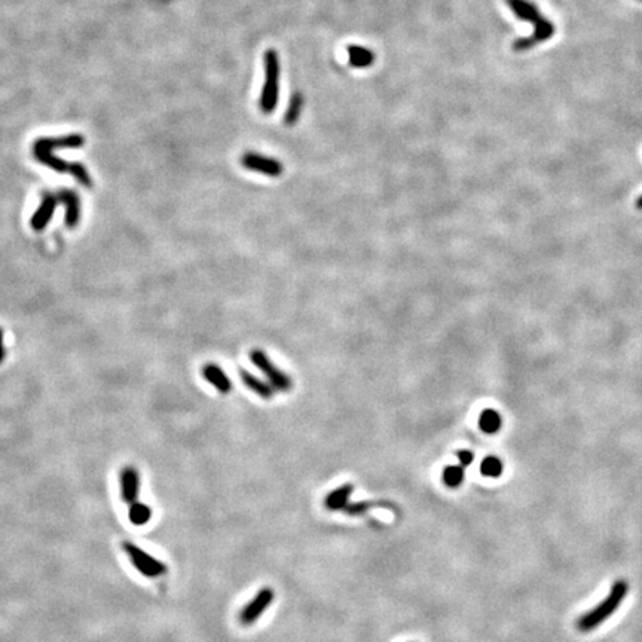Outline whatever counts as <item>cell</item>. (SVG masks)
Returning a JSON list of instances; mask_svg holds the SVG:
<instances>
[{
    "mask_svg": "<svg viewBox=\"0 0 642 642\" xmlns=\"http://www.w3.org/2000/svg\"><path fill=\"white\" fill-rule=\"evenodd\" d=\"M84 146V137L79 134H72L66 137H60V139H39L33 145V155L35 158L47 165L51 170L57 173H70L81 185L91 188L93 181L86 171V168L79 162H67L61 158L54 157V149H76Z\"/></svg>",
    "mask_w": 642,
    "mask_h": 642,
    "instance_id": "obj_1",
    "label": "cell"
},
{
    "mask_svg": "<svg viewBox=\"0 0 642 642\" xmlns=\"http://www.w3.org/2000/svg\"><path fill=\"white\" fill-rule=\"evenodd\" d=\"M628 590L629 586L624 580L616 582L607 598L578 620V629L583 632H590L598 628V626H601L604 621H607L619 609V607L626 598V595H628Z\"/></svg>",
    "mask_w": 642,
    "mask_h": 642,
    "instance_id": "obj_2",
    "label": "cell"
},
{
    "mask_svg": "<svg viewBox=\"0 0 642 642\" xmlns=\"http://www.w3.org/2000/svg\"><path fill=\"white\" fill-rule=\"evenodd\" d=\"M264 64H265V81L261 93V100H259V107L265 115L272 113L277 109L278 98H280V57L275 50H268L264 55Z\"/></svg>",
    "mask_w": 642,
    "mask_h": 642,
    "instance_id": "obj_3",
    "label": "cell"
},
{
    "mask_svg": "<svg viewBox=\"0 0 642 642\" xmlns=\"http://www.w3.org/2000/svg\"><path fill=\"white\" fill-rule=\"evenodd\" d=\"M250 360L256 368L266 376L268 382L275 390L284 391V393L292 390V387H293L292 378H290L286 372L280 371L277 366L269 360V357L266 356V353H264L262 349H253L250 353Z\"/></svg>",
    "mask_w": 642,
    "mask_h": 642,
    "instance_id": "obj_4",
    "label": "cell"
},
{
    "mask_svg": "<svg viewBox=\"0 0 642 642\" xmlns=\"http://www.w3.org/2000/svg\"><path fill=\"white\" fill-rule=\"evenodd\" d=\"M124 550L127 552L134 567L139 570L143 575L158 577L167 571L165 565L161 561H158L157 558L145 552V550L140 548L139 546H135L133 543H124Z\"/></svg>",
    "mask_w": 642,
    "mask_h": 642,
    "instance_id": "obj_5",
    "label": "cell"
},
{
    "mask_svg": "<svg viewBox=\"0 0 642 642\" xmlns=\"http://www.w3.org/2000/svg\"><path fill=\"white\" fill-rule=\"evenodd\" d=\"M241 164L250 171L261 173L269 177H278L284 171V167L278 159L268 158L265 155L256 154V152H246L241 158Z\"/></svg>",
    "mask_w": 642,
    "mask_h": 642,
    "instance_id": "obj_6",
    "label": "cell"
},
{
    "mask_svg": "<svg viewBox=\"0 0 642 642\" xmlns=\"http://www.w3.org/2000/svg\"><path fill=\"white\" fill-rule=\"evenodd\" d=\"M275 598V593L271 589L259 590L254 598L244 607L240 614V620L242 624H253L259 617H261L268 607L272 604Z\"/></svg>",
    "mask_w": 642,
    "mask_h": 642,
    "instance_id": "obj_7",
    "label": "cell"
},
{
    "mask_svg": "<svg viewBox=\"0 0 642 642\" xmlns=\"http://www.w3.org/2000/svg\"><path fill=\"white\" fill-rule=\"evenodd\" d=\"M553 35H555L553 23L543 17L540 21L534 24V33L531 36L514 40L513 50L514 51H528V50L534 48L535 45H539L544 40H548Z\"/></svg>",
    "mask_w": 642,
    "mask_h": 642,
    "instance_id": "obj_8",
    "label": "cell"
},
{
    "mask_svg": "<svg viewBox=\"0 0 642 642\" xmlns=\"http://www.w3.org/2000/svg\"><path fill=\"white\" fill-rule=\"evenodd\" d=\"M57 205H58L57 195H54L51 192L42 193V203L32 216V220H30V225H32L35 231L40 232L45 227H47V225L51 222V219L54 216Z\"/></svg>",
    "mask_w": 642,
    "mask_h": 642,
    "instance_id": "obj_9",
    "label": "cell"
},
{
    "mask_svg": "<svg viewBox=\"0 0 642 642\" xmlns=\"http://www.w3.org/2000/svg\"><path fill=\"white\" fill-rule=\"evenodd\" d=\"M58 203L66 207V225L67 227H76L81 219V200L79 195L72 189H61L57 193Z\"/></svg>",
    "mask_w": 642,
    "mask_h": 642,
    "instance_id": "obj_10",
    "label": "cell"
},
{
    "mask_svg": "<svg viewBox=\"0 0 642 642\" xmlns=\"http://www.w3.org/2000/svg\"><path fill=\"white\" fill-rule=\"evenodd\" d=\"M139 488H140L139 471H137L134 467H125L120 471V492H122V498H124L125 502L133 504L137 501Z\"/></svg>",
    "mask_w": 642,
    "mask_h": 642,
    "instance_id": "obj_11",
    "label": "cell"
},
{
    "mask_svg": "<svg viewBox=\"0 0 642 642\" xmlns=\"http://www.w3.org/2000/svg\"><path fill=\"white\" fill-rule=\"evenodd\" d=\"M203 375L204 378L210 382V384L219 390L222 394H227L232 390V382L229 379V376L223 372V369L218 364H205L203 368Z\"/></svg>",
    "mask_w": 642,
    "mask_h": 642,
    "instance_id": "obj_12",
    "label": "cell"
},
{
    "mask_svg": "<svg viewBox=\"0 0 642 642\" xmlns=\"http://www.w3.org/2000/svg\"><path fill=\"white\" fill-rule=\"evenodd\" d=\"M240 376H241L242 384L246 385L249 390H252L254 394H257L259 397H262V399H266V400L272 399L274 397L275 388L269 384L268 381H264L261 378L254 376L253 373H250L246 369L240 371Z\"/></svg>",
    "mask_w": 642,
    "mask_h": 642,
    "instance_id": "obj_13",
    "label": "cell"
},
{
    "mask_svg": "<svg viewBox=\"0 0 642 642\" xmlns=\"http://www.w3.org/2000/svg\"><path fill=\"white\" fill-rule=\"evenodd\" d=\"M506 2L519 20L529 21L534 26L535 23L543 18V15L540 13L539 8L534 4H531L529 0H506Z\"/></svg>",
    "mask_w": 642,
    "mask_h": 642,
    "instance_id": "obj_14",
    "label": "cell"
},
{
    "mask_svg": "<svg viewBox=\"0 0 642 642\" xmlns=\"http://www.w3.org/2000/svg\"><path fill=\"white\" fill-rule=\"evenodd\" d=\"M347 52L349 55V64L354 69H366L375 63V52L360 45H348Z\"/></svg>",
    "mask_w": 642,
    "mask_h": 642,
    "instance_id": "obj_15",
    "label": "cell"
},
{
    "mask_svg": "<svg viewBox=\"0 0 642 642\" xmlns=\"http://www.w3.org/2000/svg\"><path fill=\"white\" fill-rule=\"evenodd\" d=\"M354 491V486L351 483L342 485L338 489L332 491L326 498V507L329 510H345L349 504V497Z\"/></svg>",
    "mask_w": 642,
    "mask_h": 642,
    "instance_id": "obj_16",
    "label": "cell"
},
{
    "mask_svg": "<svg viewBox=\"0 0 642 642\" xmlns=\"http://www.w3.org/2000/svg\"><path fill=\"white\" fill-rule=\"evenodd\" d=\"M501 425H502V419L497 410L486 409L482 412L480 419H479V427L483 433L495 434L500 432Z\"/></svg>",
    "mask_w": 642,
    "mask_h": 642,
    "instance_id": "obj_17",
    "label": "cell"
},
{
    "mask_svg": "<svg viewBox=\"0 0 642 642\" xmlns=\"http://www.w3.org/2000/svg\"><path fill=\"white\" fill-rule=\"evenodd\" d=\"M302 109H303V96L300 93H295L293 97L290 98L288 107L284 113V124L288 127L295 125L300 118Z\"/></svg>",
    "mask_w": 642,
    "mask_h": 642,
    "instance_id": "obj_18",
    "label": "cell"
},
{
    "mask_svg": "<svg viewBox=\"0 0 642 642\" xmlns=\"http://www.w3.org/2000/svg\"><path fill=\"white\" fill-rule=\"evenodd\" d=\"M152 516V510L146 506V504H142V502H133L130 504V512H128V517H130V521L137 525V526H140V525H145L149 522V519Z\"/></svg>",
    "mask_w": 642,
    "mask_h": 642,
    "instance_id": "obj_19",
    "label": "cell"
},
{
    "mask_svg": "<svg viewBox=\"0 0 642 642\" xmlns=\"http://www.w3.org/2000/svg\"><path fill=\"white\" fill-rule=\"evenodd\" d=\"M502 468H504L502 461L497 456H488V458H485V460L480 464L482 475L486 476V478H492V479L501 476Z\"/></svg>",
    "mask_w": 642,
    "mask_h": 642,
    "instance_id": "obj_20",
    "label": "cell"
},
{
    "mask_svg": "<svg viewBox=\"0 0 642 642\" xmlns=\"http://www.w3.org/2000/svg\"><path fill=\"white\" fill-rule=\"evenodd\" d=\"M443 482L449 488H458L464 482V468L461 466H449L443 471Z\"/></svg>",
    "mask_w": 642,
    "mask_h": 642,
    "instance_id": "obj_21",
    "label": "cell"
},
{
    "mask_svg": "<svg viewBox=\"0 0 642 642\" xmlns=\"http://www.w3.org/2000/svg\"><path fill=\"white\" fill-rule=\"evenodd\" d=\"M456 456H458V460H460V464L463 468H467L471 466L473 460H475V455H473L471 451L468 449H461V451H458L456 452Z\"/></svg>",
    "mask_w": 642,
    "mask_h": 642,
    "instance_id": "obj_22",
    "label": "cell"
},
{
    "mask_svg": "<svg viewBox=\"0 0 642 642\" xmlns=\"http://www.w3.org/2000/svg\"><path fill=\"white\" fill-rule=\"evenodd\" d=\"M371 506H372V504H369V502L348 504V507L344 512H347L348 514H361V513H364L366 510H368Z\"/></svg>",
    "mask_w": 642,
    "mask_h": 642,
    "instance_id": "obj_23",
    "label": "cell"
},
{
    "mask_svg": "<svg viewBox=\"0 0 642 642\" xmlns=\"http://www.w3.org/2000/svg\"><path fill=\"white\" fill-rule=\"evenodd\" d=\"M4 339H5V333H4V329H0V363L5 360V356H6Z\"/></svg>",
    "mask_w": 642,
    "mask_h": 642,
    "instance_id": "obj_24",
    "label": "cell"
},
{
    "mask_svg": "<svg viewBox=\"0 0 642 642\" xmlns=\"http://www.w3.org/2000/svg\"><path fill=\"white\" fill-rule=\"evenodd\" d=\"M636 208L642 210V195H641V196L638 198V200H636Z\"/></svg>",
    "mask_w": 642,
    "mask_h": 642,
    "instance_id": "obj_25",
    "label": "cell"
}]
</instances>
